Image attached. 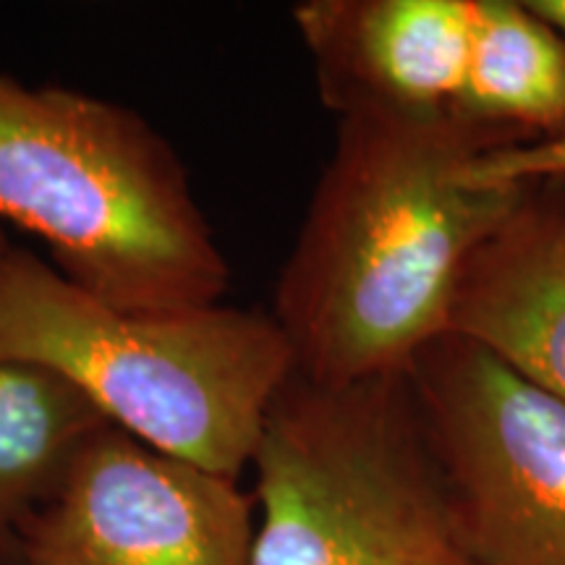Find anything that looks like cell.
I'll use <instances>...</instances> for the list:
<instances>
[{
  "label": "cell",
  "mask_w": 565,
  "mask_h": 565,
  "mask_svg": "<svg viewBox=\"0 0 565 565\" xmlns=\"http://www.w3.org/2000/svg\"><path fill=\"white\" fill-rule=\"evenodd\" d=\"M494 147L461 124L338 118L275 282L270 315L299 377L335 387L406 374L424 345L448 335L466 259L524 194L466 181V162Z\"/></svg>",
  "instance_id": "6da1fadb"
},
{
  "label": "cell",
  "mask_w": 565,
  "mask_h": 565,
  "mask_svg": "<svg viewBox=\"0 0 565 565\" xmlns=\"http://www.w3.org/2000/svg\"><path fill=\"white\" fill-rule=\"evenodd\" d=\"M0 364L51 372L113 427L231 479L296 372L273 315L223 301L121 312L13 244L0 252Z\"/></svg>",
  "instance_id": "7a4b0ae2"
},
{
  "label": "cell",
  "mask_w": 565,
  "mask_h": 565,
  "mask_svg": "<svg viewBox=\"0 0 565 565\" xmlns=\"http://www.w3.org/2000/svg\"><path fill=\"white\" fill-rule=\"evenodd\" d=\"M0 223L121 312L221 303L231 265L171 141L137 110L0 71Z\"/></svg>",
  "instance_id": "3957f363"
},
{
  "label": "cell",
  "mask_w": 565,
  "mask_h": 565,
  "mask_svg": "<svg viewBox=\"0 0 565 565\" xmlns=\"http://www.w3.org/2000/svg\"><path fill=\"white\" fill-rule=\"evenodd\" d=\"M252 565H475L406 374L294 377L252 461Z\"/></svg>",
  "instance_id": "277c9868"
},
{
  "label": "cell",
  "mask_w": 565,
  "mask_h": 565,
  "mask_svg": "<svg viewBox=\"0 0 565 565\" xmlns=\"http://www.w3.org/2000/svg\"><path fill=\"white\" fill-rule=\"evenodd\" d=\"M475 565H565V404L443 335L406 372Z\"/></svg>",
  "instance_id": "5b68a950"
},
{
  "label": "cell",
  "mask_w": 565,
  "mask_h": 565,
  "mask_svg": "<svg viewBox=\"0 0 565 565\" xmlns=\"http://www.w3.org/2000/svg\"><path fill=\"white\" fill-rule=\"evenodd\" d=\"M254 494L105 424L24 526V565H252Z\"/></svg>",
  "instance_id": "8992f818"
},
{
  "label": "cell",
  "mask_w": 565,
  "mask_h": 565,
  "mask_svg": "<svg viewBox=\"0 0 565 565\" xmlns=\"http://www.w3.org/2000/svg\"><path fill=\"white\" fill-rule=\"evenodd\" d=\"M291 19L338 118L466 126L471 0H303Z\"/></svg>",
  "instance_id": "52a82bcc"
},
{
  "label": "cell",
  "mask_w": 565,
  "mask_h": 565,
  "mask_svg": "<svg viewBox=\"0 0 565 565\" xmlns=\"http://www.w3.org/2000/svg\"><path fill=\"white\" fill-rule=\"evenodd\" d=\"M448 335L482 345L565 404V181L526 183L466 259Z\"/></svg>",
  "instance_id": "ba28073f"
},
{
  "label": "cell",
  "mask_w": 565,
  "mask_h": 565,
  "mask_svg": "<svg viewBox=\"0 0 565 565\" xmlns=\"http://www.w3.org/2000/svg\"><path fill=\"white\" fill-rule=\"evenodd\" d=\"M461 121L498 147L565 134V34L529 0H471Z\"/></svg>",
  "instance_id": "9c48e42d"
},
{
  "label": "cell",
  "mask_w": 565,
  "mask_h": 565,
  "mask_svg": "<svg viewBox=\"0 0 565 565\" xmlns=\"http://www.w3.org/2000/svg\"><path fill=\"white\" fill-rule=\"evenodd\" d=\"M110 424L61 377L0 364V565H24V526L71 458Z\"/></svg>",
  "instance_id": "30bf717a"
},
{
  "label": "cell",
  "mask_w": 565,
  "mask_h": 565,
  "mask_svg": "<svg viewBox=\"0 0 565 565\" xmlns=\"http://www.w3.org/2000/svg\"><path fill=\"white\" fill-rule=\"evenodd\" d=\"M475 186H526L540 181H565V134L545 141L494 147L477 152L463 168Z\"/></svg>",
  "instance_id": "8fae6325"
},
{
  "label": "cell",
  "mask_w": 565,
  "mask_h": 565,
  "mask_svg": "<svg viewBox=\"0 0 565 565\" xmlns=\"http://www.w3.org/2000/svg\"><path fill=\"white\" fill-rule=\"evenodd\" d=\"M529 6L565 34V0H529Z\"/></svg>",
  "instance_id": "7c38bea8"
},
{
  "label": "cell",
  "mask_w": 565,
  "mask_h": 565,
  "mask_svg": "<svg viewBox=\"0 0 565 565\" xmlns=\"http://www.w3.org/2000/svg\"><path fill=\"white\" fill-rule=\"evenodd\" d=\"M6 246H9V236H6V231L0 228V252H3Z\"/></svg>",
  "instance_id": "4fadbf2b"
}]
</instances>
